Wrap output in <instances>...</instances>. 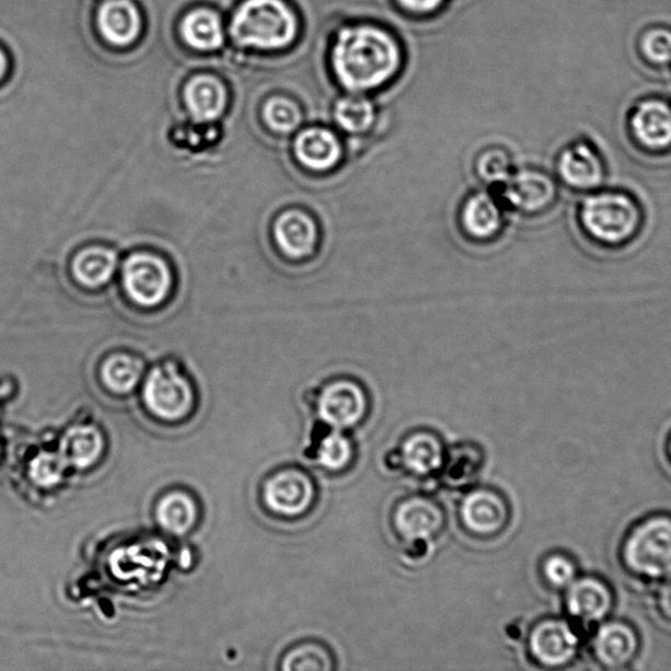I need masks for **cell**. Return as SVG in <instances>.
I'll return each mask as SVG.
<instances>
[{
	"mask_svg": "<svg viewBox=\"0 0 671 671\" xmlns=\"http://www.w3.org/2000/svg\"><path fill=\"white\" fill-rule=\"evenodd\" d=\"M641 649L639 630L622 620L598 624L590 640V653L602 669H627L637 660Z\"/></svg>",
	"mask_w": 671,
	"mask_h": 671,
	"instance_id": "obj_11",
	"label": "cell"
},
{
	"mask_svg": "<svg viewBox=\"0 0 671 671\" xmlns=\"http://www.w3.org/2000/svg\"><path fill=\"white\" fill-rule=\"evenodd\" d=\"M541 576L549 589L563 593L580 576V568L572 556L555 551L542 560Z\"/></svg>",
	"mask_w": 671,
	"mask_h": 671,
	"instance_id": "obj_30",
	"label": "cell"
},
{
	"mask_svg": "<svg viewBox=\"0 0 671 671\" xmlns=\"http://www.w3.org/2000/svg\"><path fill=\"white\" fill-rule=\"evenodd\" d=\"M124 282L129 296L139 304L161 303L171 288V275L161 258L138 254L124 267Z\"/></svg>",
	"mask_w": 671,
	"mask_h": 671,
	"instance_id": "obj_14",
	"label": "cell"
},
{
	"mask_svg": "<svg viewBox=\"0 0 671 671\" xmlns=\"http://www.w3.org/2000/svg\"><path fill=\"white\" fill-rule=\"evenodd\" d=\"M68 463L61 454L42 451L30 463V479L39 488L57 487L63 481Z\"/></svg>",
	"mask_w": 671,
	"mask_h": 671,
	"instance_id": "obj_33",
	"label": "cell"
},
{
	"mask_svg": "<svg viewBox=\"0 0 671 671\" xmlns=\"http://www.w3.org/2000/svg\"><path fill=\"white\" fill-rule=\"evenodd\" d=\"M185 103L193 117L199 122L217 118L225 106L223 85L211 77H197L185 89Z\"/></svg>",
	"mask_w": 671,
	"mask_h": 671,
	"instance_id": "obj_24",
	"label": "cell"
},
{
	"mask_svg": "<svg viewBox=\"0 0 671 671\" xmlns=\"http://www.w3.org/2000/svg\"><path fill=\"white\" fill-rule=\"evenodd\" d=\"M292 150L299 165L315 174H325L343 161L340 138L334 131L317 126L299 131Z\"/></svg>",
	"mask_w": 671,
	"mask_h": 671,
	"instance_id": "obj_16",
	"label": "cell"
},
{
	"mask_svg": "<svg viewBox=\"0 0 671 671\" xmlns=\"http://www.w3.org/2000/svg\"><path fill=\"white\" fill-rule=\"evenodd\" d=\"M104 450L102 430L95 425L81 424L66 431L58 451L69 467L89 470L102 460Z\"/></svg>",
	"mask_w": 671,
	"mask_h": 671,
	"instance_id": "obj_20",
	"label": "cell"
},
{
	"mask_svg": "<svg viewBox=\"0 0 671 671\" xmlns=\"http://www.w3.org/2000/svg\"><path fill=\"white\" fill-rule=\"evenodd\" d=\"M354 444L338 429H332L331 433L325 435L316 450L317 462L334 473L347 468L354 460Z\"/></svg>",
	"mask_w": 671,
	"mask_h": 671,
	"instance_id": "obj_29",
	"label": "cell"
},
{
	"mask_svg": "<svg viewBox=\"0 0 671 671\" xmlns=\"http://www.w3.org/2000/svg\"><path fill=\"white\" fill-rule=\"evenodd\" d=\"M116 268V256L108 250H88L77 257L76 276L88 287H99L109 280Z\"/></svg>",
	"mask_w": 671,
	"mask_h": 671,
	"instance_id": "obj_27",
	"label": "cell"
},
{
	"mask_svg": "<svg viewBox=\"0 0 671 671\" xmlns=\"http://www.w3.org/2000/svg\"><path fill=\"white\" fill-rule=\"evenodd\" d=\"M667 454H668V460L671 464V435L669 437L668 443H667Z\"/></svg>",
	"mask_w": 671,
	"mask_h": 671,
	"instance_id": "obj_40",
	"label": "cell"
},
{
	"mask_svg": "<svg viewBox=\"0 0 671 671\" xmlns=\"http://www.w3.org/2000/svg\"><path fill=\"white\" fill-rule=\"evenodd\" d=\"M646 206L633 190L604 187L580 196L575 224L583 241L608 252L627 250L646 231Z\"/></svg>",
	"mask_w": 671,
	"mask_h": 671,
	"instance_id": "obj_1",
	"label": "cell"
},
{
	"mask_svg": "<svg viewBox=\"0 0 671 671\" xmlns=\"http://www.w3.org/2000/svg\"><path fill=\"white\" fill-rule=\"evenodd\" d=\"M507 211L500 197L494 190L476 193L463 206L462 228L470 238L476 241H488L500 234Z\"/></svg>",
	"mask_w": 671,
	"mask_h": 671,
	"instance_id": "obj_19",
	"label": "cell"
},
{
	"mask_svg": "<svg viewBox=\"0 0 671 671\" xmlns=\"http://www.w3.org/2000/svg\"><path fill=\"white\" fill-rule=\"evenodd\" d=\"M514 171L510 157L500 150L488 151L477 162V174L482 181L490 185L491 189L502 187Z\"/></svg>",
	"mask_w": 671,
	"mask_h": 671,
	"instance_id": "obj_35",
	"label": "cell"
},
{
	"mask_svg": "<svg viewBox=\"0 0 671 671\" xmlns=\"http://www.w3.org/2000/svg\"><path fill=\"white\" fill-rule=\"evenodd\" d=\"M142 363L125 355L113 356L104 363L103 382L116 394H129L141 380Z\"/></svg>",
	"mask_w": 671,
	"mask_h": 671,
	"instance_id": "obj_28",
	"label": "cell"
},
{
	"mask_svg": "<svg viewBox=\"0 0 671 671\" xmlns=\"http://www.w3.org/2000/svg\"><path fill=\"white\" fill-rule=\"evenodd\" d=\"M143 403L150 414L165 423L182 421L195 405L190 383L171 368H158L143 387Z\"/></svg>",
	"mask_w": 671,
	"mask_h": 671,
	"instance_id": "obj_8",
	"label": "cell"
},
{
	"mask_svg": "<svg viewBox=\"0 0 671 671\" xmlns=\"http://www.w3.org/2000/svg\"><path fill=\"white\" fill-rule=\"evenodd\" d=\"M580 630L569 617H544L530 629L528 650L531 660L543 669H566L581 652Z\"/></svg>",
	"mask_w": 671,
	"mask_h": 671,
	"instance_id": "obj_7",
	"label": "cell"
},
{
	"mask_svg": "<svg viewBox=\"0 0 671 671\" xmlns=\"http://www.w3.org/2000/svg\"><path fill=\"white\" fill-rule=\"evenodd\" d=\"M296 13L284 0H247L231 22L235 42L261 50H280L294 42Z\"/></svg>",
	"mask_w": 671,
	"mask_h": 671,
	"instance_id": "obj_4",
	"label": "cell"
},
{
	"mask_svg": "<svg viewBox=\"0 0 671 671\" xmlns=\"http://www.w3.org/2000/svg\"><path fill=\"white\" fill-rule=\"evenodd\" d=\"M562 190L553 172L535 167L516 170L502 187L494 189L508 211L523 217L548 215L559 204Z\"/></svg>",
	"mask_w": 671,
	"mask_h": 671,
	"instance_id": "obj_6",
	"label": "cell"
},
{
	"mask_svg": "<svg viewBox=\"0 0 671 671\" xmlns=\"http://www.w3.org/2000/svg\"><path fill=\"white\" fill-rule=\"evenodd\" d=\"M315 496L314 482L304 471L294 467L277 471L263 487L265 507L281 517L294 518L308 513Z\"/></svg>",
	"mask_w": 671,
	"mask_h": 671,
	"instance_id": "obj_12",
	"label": "cell"
},
{
	"mask_svg": "<svg viewBox=\"0 0 671 671\" xmlns=\"http://www.w3.org/2000/svg\"><path fill=\"white\" fill-rule=\"evenodd\" d=\"M183 36L185 42L197 50L221 48L224 38L221 20L209 10L193 11L184 19Z\"/></svg>",
	"mask_w": 671,
	"mask_h": 671,
	"instance_id": "obj_25",
	"label": "cell"
},
{
	"mask_svg": "<svg viewBox=\"0 0 671 671\" xmlns=\"http://www.w3.org/2000/svg\"><path fill=\"white\" fill-rule=\"evenodd\" d=\"M334 118L338 128L348 135H365L375 123L374 104L358 94L345 96L336 103Z\"/></svg>",
	"mask_w": 671,
	"mask_h": 671,
	"instance_id": "obj_26",
	"label": "cell"
},
{
	"mask_svg": "<svg viewBox=\"0 0 671 671\" xmlns=\"http://www.w3.org/2000/svg\"><path fill=\"white\" fill-rule=\"evenodd\" d=\"M404 9L414 12H429L438 9L443 0H397Z\"/></svg>",
	"mask_w": 671,
	"mask_h": 671,
	"instance_id": "obj_38",
	"label": "cell"
},
{
	"mask_svg": "<svg viewBox=\"0 0 671 671\" xmlns=\"http://www.w3.org/2000/svg\"><path fill=\"white\" fill-rule=\"evenodd\" d=\"M401 65V50L390 33L371 25L347 26L332 48V68L345 89L355 94L380 88Z\"/></svg>",
	"mask_w": 671,
	"mask_h": 671,
	"instance_id": "obj_2",
	"label": "cell"
},
{
	"mask_svg": "<svg viewBox=\"0 0 671 671\" xmlns=\"http://www.w3.org/2000/svg\"><path fill=\"white\" fill-rule=\"evenodd\" d=\"M655 601L661 620L671 624V581L659 583Z\"/></svg>",
	"mask_w": 671,
	"mask_h": 671,
	"instance_id": "obj_37",
	"label": "cell"
},
{
	"mask_svg": "<svg viewBox=\"0 0 671 671\" xmlns=\"http://www.w3.org/2000/svg\"><path fill=\"white\" fill-rule=\"evenodd\" d=\"M275 239L285 256L292 261H304L317 250V223L303 210L285 211L276 221Z\"/></svg>",
	"mask_w": 671,
	"mask_h": 671,
	"instance_id": "obj_18",
	"label": "cell"
},
{
	"mask_svg": "<svg viewBox=\"0 0 671 671\" xmlns=\"http://www.w3.org/2000/svg\"><path fill=\"white\" fill-rule=\"evenodd\" d=\"M553 174L563 189L587 195L608 185L606 155L588 138H576L557 152Z\"/></svg>",
	"mask_w": 671,
	"mask_h": 671,
	"instance_id": "obj_5",
	"label": "cell"
},
{
	"mask_svg": "<svg viewBox=\"0 0 671 671\" xmlns=\"http://www.w3.org/2000/svg\"><path fill=\"white\" fill-rule=\"evenodd\" d=\"M644 55L655 63H668L671 61V32L667 30H653L647 33L643 39Z\"/></svg>",
	"mask_w": 671,
	"mask_h": 671,
	"instance_id": "obj_36",
	"label": "cell"
},
{
	"mask_svg": "<svg viewBox=\"0 0 671 671\" xmlns=\"http://www.w3.org/2000/svg\"><path fill=\"white\" fill-rule=\"evenodd\" d=\"M99 26L109 43L129 45L141 32V16L129 0H109L100 9Z\"/></svg>",
	"mask_w": 671,
	"mask_h": 671,
	"instance_id": "obj_21",
	"label": "cell"
},
{
	"mask_svg": "<svg viewBox=\"0 0 671 671\" xmlns=\"http://www.w3.org/2000/svg\"><path fill=\"white\" fill-rule=\"evenodd\" d=\"M443 511L437 502L425 497H412L397 505L394 527L398 535L409 542H425L443 528Z\"/></svg>",
	"mask_w": 671,
	"mask_h": 671,
	"instance_id": "obj_17",
	"label": "cell"
},
{
	"mask_svg": "<svg viewBox=\"0 0 671 671\" xmlns=\"http://www.w3.org/2000/svg\"><path fill=\"white\" fill-rule=\"evenodd\" d=\"M402 463L416 475L427 476L443 467L444 450L438 437L429 431H417L404 441Z\"/></svg>",
	"mask_w": 671,
	"mask_h": 671,
	"instance_id": "obj_23",
	"label": "cell"
},
{
	"mask_svg": "<svg viewBox=\"0 0 671 671\" xmlns=\"http://www.w3.org/2000/svg\"><path fill=\"white\" fill-rule=\"evenodd\" d=\"M7 69H9V59H7L5 53L0 49V82L3 81L7 74Z\"/></svg>",
	"mask_w": 671,
	"mask_h": 671,
	"instance_id": "obj_39",
	"label": "cell"
},
{
	"mask_svg": "<svg viewBox=\"0 0 671 671\" xmlns=\"http://www.w3.org/2000/svg\"><path fill=\"white\" fill-rule=\"evenodd\" d=\"M461 517L471 533L491 536L507 528L510 510L507 500L497 491L477 489L464 498Z\"/></svg>",
	"mask_w": 671,
	"mask_h": 671,
	"instance_id": "obj_15",
	"label": "cell"
},
{
	"mask_svg": "<svg viewBox=\"0 0 671 671\" xmlns=\"http://www.w3.org/2000/svg\"><path fill=\"white\" fill-rule=\"evenodd\" d=\"M367 392L355 381L337 380L325 384L317 396L322 420L338 430L360 424L368 414Z\"/></svg>",
	"mask_w": 671,
	"mask_h": 671,
	"instance_id": "obj_13",
	"label": "cell"
},
{
	"mask_svg": "<svg viewBox=\"0 0 671 671\" xmlns=\"http://www.w3.org/2000/svg\"><path fill=\"white\" fill-rule=\"evenodd\" d=\"M630 144L643 157L671 154V106L661 100H647L635 106L628 119Z\"/></svg>",
	"mask_w": 671,
	"mask_h": 671,
	"instance_id": "obj_9",
	"label": "cell"
},
{
	"mask_svg": "<svg viewBox=\"0 0 671 671\" xmlns=\"http://www.w3.org/2000/svg\"><path fill=\"white\" fill-rule=\"evenodd\" d=\"M284 670H319L327 671L334 669V659L327 648L319 643H303L292 648L284 657Z\"/></svg>",
	"mask_w": 671,
	"mask_h": 671,
	"instance_id": "obj_31",
	"label": "cell"
},
{
	"mask_svg": "<svg viewBox=\"0 0 671 671\" xmlns=\"http://www.w3.org/2000/svg\"><path fill=\"white\" fill-rule=\"evenodd\" d=\"M481 451L470 444L450 451L444 468L447 482L453 485L467 484L473 481L481 468Z\"/></svg>",
	"mask_w": 671,
	"mask_h": 671,
	"instance_id": "obj_32",
	"label": "cell"
},
{
	"mask_svg": "<svg viewBox=\"0 0 671 671\" xmlns=\"http://www.w3.org/2000/svg\"><path fill=\"white\" fill-rule=\"evenodd\" d=\"M264 118L271 130L280 132V135H290L301 125L302 113L291 100L275 97L265 104Z\"/></svg>",
	"mask_w": 671,
	"mask_h": 671,
	"instance_id": "obj_34",
	"label": "cell"
},
{
	"mask_svg": "<svg viewBox=\"0 0 671 671\" xmlns=\"http://www.w3.org/2000/svg\"><path fill=\"white\" fill-rule=\"evenodd\" d=\"M567 617L577 626H598L609 620L615 608V594L608 581L594 575H580L563 591Z\"/></svg>",
	"mask_w": 671,
	"mask_h": 671,
	"instance_id": "obj_10",
	"label": "cell"
},
{
	"mask_svg": "<svg viewBox=\"0 0 671 671\" xmlns=\"http://www.w3.org/2000/svg\"><path fill=\"white\" fill-rule=\"evenodd\" d=\"M155 518L165 533L182 536L196 527L198 505L188 491L172 490L158 501Z\"/></svg>",
	"mask_w": 671,
	"mask_h": 671,
	"instance_id": "obj_22",
	"label": "cell"
},
{
	"mask_svg": "<svg viewBox=\"0 0 671 671\" xmlns=\"http://www.w3.org/2000/svg\"><path fill=\"white\" fill-rule=\"evenodd\" d=\"M620 559L637 580L671 581V516L650 514L630 527L621 543Z\"/></svg>",
	"mask_w": 671,
	"mask_h": 671,
	"instance_id": "obj_3",
	"label": "cell"
}]
</instances>
